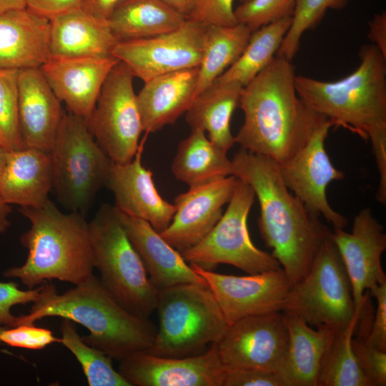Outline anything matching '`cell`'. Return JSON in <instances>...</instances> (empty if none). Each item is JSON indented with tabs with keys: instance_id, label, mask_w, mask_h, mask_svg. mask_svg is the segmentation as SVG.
Instances as JSON below:
<instances>
[{
	"instance_id": "obj_1",
	"label": "cell",
	"mask_w": 386,
	"mask_h": 386,
	"mask_svg": "<svg viewBox=\"0 0 386 386\" xmlns=\"http://www.w3.org/2000/svg\"><path fill=\"white\" fill-rule=\"evenodd\" d=\"M232 161L233 175L247 183L258 199L262 239L295 284L307 274L330 231L289 191L275 161L242 148Z\"/></svg>"
},
{
	"instance_id": "obj_2",
	"label": "cell",
	"mask_w": 386,
	"mask_h": 386,
	"mask_svg": "<svg viewBox=\"0 0 386 386\" xmlns=\"http://www.w3.org/2000/svg\"><path fill=\"white\" fill-rule=\"evenodd\" d=\"M295 76L292 61L275 56L242 88L238 107L244 122L234 137L240 148L279 164L300 149L326 119L297 95Z\"/></svg>"
},
{
	"instance_id": "obj_3",
	"label": "cell",
	"mask_w": 386,
	"mask_h": 386,
	"mask_svg": "<svg viewBox=\"0 0 386 386\" xmlns=\"http://www.w3.org/2000/svg\"><path fill=\"white\" fill-rule=\"evenodd\" d=\"M360 63L348 76L324 81L298 75L296 91L332 127H342L370 141L377 166L386 164V56L374 44L364 45Z\"/></svg>"
},
{
	"instance_id": "obj_4",
	"label": "cell",
	"mask_w": 386,
	"mask_h": 386,
	"mask_svg": "<svg viewBox=\"0 0 386 386\" xmlns=\"http://www.w3.org/2000/svg\"><path fill=\"white\" fill-rule=\"evenodd\" d=\"M46 317L69 319L85 327L90 333L82 340L119 362L134 352H148L157 332L148 318L122 307L94 274L60 295L54 284L43 283L41 298L29 314L19 316V325L34 324Z\"/></svg>"
},
{
	"instance_id": "obj_5",
	"label": "cell",
	"mask_w": 386,
	"mask_h": 386,
	"mask_svg": "<svg viewBox=\"0 0 386 386\" xmlns=\"http://www.w3.org/2000/svg\"><path fill=\"white\" fill-rule=\"evenodd\" d=\"M30 228L20 238L28 249L24 264L8 268L28 289L58 279L77 285L93 274L89 222L83 214L64 213L49 199L39 208L20 207Z\"/></svg>"
},
{
	"instance_id": "obj_6",
	"label": "cell",
	"mask_w": 386,
	"mask_h": 386,
	"mask_svg": "<svg viewBox=\"0 0 386 386\" xmlns=\"http://www.w3.org/2000/svg\"><path fill=\"white\" fill-rule=\"evenodd\" d=\"M159 326L149 352L182 357L217 343L229 324L208 286L182 283L158 290Z\"/></svg>"
},
{
	"instance_id": "obj_7",
	"label": "cell",
	"mask_w": 386,
	"mask_h": 386,
	"mask_svg": "<svg viewBox=\"0 0 386 386\" xmlns=\"http://www.w3.org/2000/svg\"><path fill=\"white\" fill-rule=\"evenodd\" d=\"M94 268L109 293L133 315L148 318L158 290L127 236L114 206L102 204L89 222Z\"/></svg>"
},
{
	"instance_id": "obj_8",
	"label": "cell",
	"mask_w": 386,
	"mask_h": 386,
	"mask_svg": "<svg viewBox=\"0 0 386 386\" xmlns=\"http://www.w3.org/2000/svg\"><path fill=\"white\" fill-rule=\"evenodd\" d=\"M52 189L72 212L84 214L105 187L113 162L89 130L86 119L62 115L50 151Z\"/></svg>"
},
{
	"instance_id": "obj_9",
	"label": "cell",
	"mask_w": 386,
	"mask_h": 386,
	"mask_svg": "<svg viewBox=\"0 0 386 386\" xmlns=\"http://www.w3.org/2000/svg\"><path fill=\"white\" fill-rule=\"evenodd\" d=\"M282 311L315 327L325 325L336 332L345 330L354 320H360L350 278L331 232L307 274L291 286Z\"/></svg>"
},
{
	"instance_id": "obj_10",
	"label": "cell",
	"mask_w": 386,
	"mask_h": 386,
	"mask_svg": "<svg viewBox=\"0 0 386 386\" xmlns=\"http://www.w3.org/2000/svg\"><path fill=\"white\" fill-rule=\"evenodd\" d=\"M254 198L252 187L238 179L227 210L203 239L180 252L182 257L206 269L230 264L248 274L282 268L272 254L257 248L250 238L247 218Z\"/></svg>"
},
{
	"instance_id": "obj_11",
	"label": "cell",
	"mask_w": 386,
	"mask_h": 386,
	"mask_svg": "<svg viewBox=\"0 0 386 386\" xmlns=\"http://www.w3.org/2000/svg\"><path fill=\"white\" fill-rule=\"evenodd\" d=\"M129 68L119 61L107 77L86 119L89 130L114 163L134 157L143 127Z\"/></svg>"
},
{
	"instance_id": "obj_12",
	"label": "cell",
	"mask_w": 386,
	"mask_h": 386,
	"mask_svg": "<svg viewBox=\"0 0 386 386\" xmlns=\"http://www.w3.org/2000/svg\"><path fill=\"white\" fill-rule=\"evenodd\" d=\"M206 27L187 19L172 31L118 41L112 55L124 62L133 76L144 83L167 73L199 66Z\"/></svg>"
},
{
	"instance_id": "obj_13",
	"label": "cell",
	"mask_w": 386,
	"mask_h": 386,
	"mask_svg": "<svg viewBox=\"0 0 386 386\" xmlns=\"http://www.w3.org/2000/svg\"><path fill=\"white\" fill-rule=\"evenodd\" d=\"M331 127L330 121L324 119L305 145L278 166L287 187L310 212L322 216L334 229H344L346 218L332 208L327 198L328 184L345 177L342 171L333 166L325 147Z\"/></svg>"
},
{
	"instance_id": "obj_14",
	"label": "cell",
	"mask_w": 386,
	"mask_h": 386,
	"mask_svg": "<svg viewBox=\"0 0 386 386\" xmlns=\"http://www.w3.org/2000/svg\"><path fill=\"white\" fill-rule=\"evenodd\" d=\"M288 344L283 311L243 317L229 325L217 342L226 369H256L276 372Z\"/></svg>"
},
{
	"instance_id": "obj_15",
	"label": "cell",
	"mask_w": 386,
	"mask_h": 386,
	"mask_svg": "<svg viewBox=\"0 0 386 386\" xmlns=\"http://www.w3.org/2000/svg\"><path fill=\"white\" fill-rule=\"evenodd\" d=\"M190 265L207 282L229 325L245 317L282 311L292 286L282 268L235 276Z\"/></svg>"
},
{
	"instance_id": "obj_16",
	"label": "cell",
	"mask_w": 386,
	"mask_h": 386,
	"mask_svg": "<svg viewBox=\"0 0 386 386\" xmlns=\"http://www.w3.org/2000/svg\"><path fill=\"white\" fill-rule=\"evenodd\" d=\"M119 362L118 371L130 386H223L225 375L217 343L195 355L169 357L139 351Z\"/></svg>"
},
{
	"instance_id": "obj_17",
	"label": "cell",
	"mask_w": 386,
	"mask_h": 386,
	"mask_svg": "<svg viewBox=\"0 0 386 386\" xmlns=\"http://www.w3.org/2000/svg\"><path fill=\"white\" fill-rule=\"evenodd\" d=\"M331 237L350 278L355 311L361 315L367 301L365 290L386 282L381 265V256L386 249L383 227L372 210L365 208L355 217L350 233L334 229Z\"/></svg>"
},
{
	"instance_id": "obj_18",
	"label": "cell",
	"mask_w": 386,
	"mask_h": 386,
	"mask_svg": "<svg viewBox=\"0 0 386 386\" xmlns=\"http://www.w3.org/2000/svg\"><path fill=\"white\" fill-rule=\"evenodd\" d=\"M237 181L231 175L189 187L175 197L174 214L160 235L179 252L196 245L221 218L223 207L231 199Z\"/></svg>"
},
{
	"instance_id": "obj_19",
	"label": "cell",
	"mask_w": 386,
	"mask_h": 386,
	"mask_svg": "<svg viewBox=\"0 0 386 386\" xmlns=\"http://www.w3.org/2000/svg\"><path fill=\"white\" fill-rule=\"evenodd\" d=\"M147 136L145 134L140 142L130 162H113L105 187L114 196L116 209L130 217L147 221L160 233L170 224L175 207L160 196L152 172L142 164Z\"/></svg>"
},
{
	"instance_id": "obj_20",
	"label": "cell",
	"mask_w": 386,
	"mask_h": 386,
	"mask_svg": "<svg viewBox=\"0 0 386 386\" xmlns=\"http://www.w3.org/2000/svg\"><path fill=\"white\" fill-rule=\"evenodd\" d=\"M119 61L112 55L49 58L40 69L69 112L86 119L96 105L107 77Z\"/></svg>"
},
{
	"instance_id": "obj_21",
	"label": "cell",
	"mask_w": 386,
	"mask_h": 386,
	"mask_svg": "<svg viewBox=\"0 0 386 386\" xmlns=\"http://www.w3.org/2000/svg\"><path fill=\"white\" fill-rule=\"evenodd\" d=\"M19 122L24 147L50 152L64 114L40 68L19 70Z\"/></svg>"
},
{
	"instance_id": "obj_22",
	"label": "cell",
	"mask_w": 386,
	"mask_h": 386,
	"mask_svg": "<svg viewBox=\"0 0 386 386\" xmlns=\"http://www.w3.org/2000/svg\"><path fill=\"white\" fill-rule=\"evenodd\" d=\"M116 209L127 236L143 262L150 281L158 290L182 283L207 286L205 280L187 264L180 252L170 245L149 222Z\"/></svg>"
},
{
	"instance_id": "obj_23",
	"label": "cell",
	"mask_w": 386,
	"mask_h": 386,
	"mask_svg": "<svg viewBox=\"0 0 386 386\" xmlns=\"http://www.w3.org/2000/svg\"><path fill=\"white\" fill-rule=\"evenodd\" d=\"M285 314L288 344L275 373L282 386H317L323 360L336 331L325 325L314 329L299 317Z\"/></svg>"
},
{
	"instance_id": "obj_24",
	"label": "cell",
	"mask_w": 386,
	"mask_h": 386,
	"mask_svg": "<svg viewBox=\"0 0 386 386\" xmlns=\"http://www.w3.org/2000/svg\"><path fill=\"white\" fill-rule=\"evenodd\" d=\"M199 66L156 76L137 94L143 132L147 135L174 124L196 97Z\"/></svg>"
},
{
	"instance_id": "obj_25",
	"label": "cell",
	"mask_w": 386,
	"mask_h": 386,
	"mask_svg": "<svg viewBox=\"0 0 386 386\" xmlns=\"http://www.w3.org/2000/svg\"><path fill=\"white\" fill-rule=\"evenodd\" d=\"M49 27L27 8L0 14V69L40 68L49 59Z\"/></svg>"
},
{
	"instance_id": "obj_26",
	"label": "cell",
	"mask_w": 386,
	"mask_h": 386,
	"mask_svg": "<svg viewBox=\"0 0 386 386\" xmlns=\"http://www.w3.org/2000/svg\"><path fill=\"white\" fill-rule=\"evenodd\" d=\"M52 189L50 152L36 148L7 151L0 173V193L9 204L39 208Z\"/></svg>"
},
{
	"instance_id": "obj_27",
	"label": "cell",
	"mask_w": 386,
	"mask_h": 386,
	"mask_svg": "<svg viewBox=\"0 0 386 386\" xmlns=\"http://www.w3.org/2000/svg\"><path fill=\"white\" fill-rule=\"evenodd\" d=\"M49 20V58L108 56L118 42L107 20L94 18L81 7Z\"/></svg>"
},
{
	"instance_id": "obj_28",
	"label": "cell",
	"mask_w": 386,
	"mask_h": 386,
	"mask_svg": "<svg viewBox=\"0 0 386 386\" xmlns=\"http://www.w3.org/2000/svg\"><path fill=\"white\" fill-rule=\"evenodd\" d=\"M243 87L235 81L213 82L197 95L185 112L191 129L204 131L208 139L225 152L235 144L230 121L239 106Z\"/></svg>"
},
{
	"instance_id": "obj_29",
	"label": "cell",
	"mask_w": 386,
	"mask_h": 386,
	"mask_svg": "<svg viewBox=\"0 0 386 386\" xmlns=\"http://www.w3.org/2000/svg\"><path fill=\"white\" fill-rule=\"evenodd\" d=\"M187 18L159 0H124L107 21L118 41L154 36L178 29Z\"/></svg>"
},
{
	"instance_id": "obj_30",
	"label": "cell",
	"mask_w": 386,
	"mask_h": 386,
	"mask_svg": "<svg viewBox=\"0 0 386 386\" xmlns=\"http://www.w3.org/2000/svg\"><path fill=\"white\" fill-rule=\"evenodd\" d=\"M191 129L179 144L172 164L175 178L193 187L233 175L232 161L227 152L214 145L204 131Z\"/></svg>"
},
{
	"instance_id": "obj_31",
	"label": "cell",
	"mask_w": 386,
	"mask_h": 386,
	"mask_svg": "<svg viewBox=\"0 0 386 386\" xmlns=\"http://www.w3.org/2000/svg\"><path fill=\"white\" fill-rule=\"evenodd\" d=\"M251 33L247 26L239 23L230 26H207L196 96L238 59Z\"/></svg>"
},
{
	"instance_id": "obj_32",
	"label": "cell",
	"mask_w": 386,
	"mask_h": 386,
	"mask_svg": "<svg viewBox=\"0 0 386 386\" xmlns=\"http://www.w3.org/2000/svg\"><path fill=\"white\" fill-rule=\"evenodd\" d=\"M291 22L292 17H287L252 31L238 59L214 82L248 84L276 56Z\"/></svg>"
},
{
	"instance_id": "obj_33",
	"label": "cell",
	"mask_w": 386,
	"mask_h": 386,
	"mask_svg": "<svg viewBox=\"0 0 386 386\" xmlns=\"http://www.w3.org/2000/svg\"><path fill=\"white\" fill-rule=\"evenodd\" d=\"M359 320L343 331L336 332L323 360L317 386H370L352 345Z\"/></svg>"
},
{
	"instance_id": "obj_34",
	"label": "cell",
	"mask_w": 386,
	"mask_h": 386,
	"mask_svg": "<svg viewBox=\"0 0 386 386\" xmlns=\"http://www.w3.org/2000/svg\"><path fill=\"white\" fill-rule=\"evenodd\" d=\"M62 319L61 343L80 363L89 386H130L114 368L111 357L84 342L79 335L74 322Z\"/></svg>"
},
{
	"instance_id": "obj_35",
	"label": "cell",
	"mask_w": 386,
	"mask_h": 386,
	"mask_svg": "<svg viewBox=\"0 0 386 386\" xmlns=\"http://www.w3.org/2000/svg\"><path fill=\"white\" fill-rule=\"evenodd\" d=\"M349 0H296L291 25L276 56L290 61L296 55L303 34L315 28L328 9H341Z\"/></svg>"
},
{
	"instance_id": "obj_36",
	"label": "cell",
	"mask_w": 386,
	"mask_h": 386,
	"mask_svg": "<svg viewBox=\"0 0 386 386\" xmlns=\"http://www.w3.org/2000/svg\"><path fill=\"white\" fill-rule=\"evenodd\" d=\"M18 78V69H0V132L11 149L25 148L19 122Z\"/></svg>"
},
{
	"instance_id": "obj_37",
	"label": "cell",
	"mask_w": 386,
	"mask_h": 386,
	"mask_svg": "<svg viewBox=\"0 0 386 386\" xmlns=\"http://www.w3.org/2000/svg\"><path fill=\"white\" fill-rule=\"evenodd\" d=\"M296 0H249L234 9L237 21L247 26L251 31L292 17Z\"/></svg>"
},
{
	"instance_id": "obj_38",
	"label": "cell",
	"mask_w": 386,
	"mask_h": 386,
	"mask_svg": "<svg viewBox=\"0 0 386 386\" xmlns=\"http://www.w3.org/2000/svg\"><path fill=\"white\" fill-rule=\"evenodd\" d=\"M0 341L14 347L41 350L52 343H61V338L54 336L49 329L34 324H21L4 329L0 333Z\"/></svg>"
},
{
	"instance_id": "obj_39",
	"label": "cell",
	"mask_w": 386,
	"mask_h": 386,
	"mask_svg": "<svg viewBox=\"0 0 386 386\" xmlns=\"http://www.w3.org/2000/svg\"><path fill=\"white\" fill-rule=\"evenodd\" d=\"M42 284L36 288L22 290L14 282H0V326L15 327L19 325V316L11 312L13 306L37 302L41 297Z\"/></svg>"
},
{
	"instance_id": "obj_40",
	"label": "cell",
	"mask_w": 386,
	"mask_h": 386,
	"mask_svg": "<svg viewBox=\"0 0 386 386\" xmlns=\"http://www.w3.org/2000/svg\"><path fill=\"white\" fill-rule=\"evenodd\" d=\"M360 335L352 340L353 350L370 386L386 385V352L368 345Z\"/></svg>"
},
{
	"instance_id": "obj_41",
	"label": "cell",
	"mask_w": 386,
	"mask_h": 386,
	"mask_svg": "<svg viewBox=\"0 0 386 386\" xmlns=\"http://www.w3.org/2000/svg\"><path fill=\"white\" fill-rule=\"evenodd\" d=\"M234 0H194L187 19L204 25L230 26L238 24L233 7Z\"/></svg>"
},
{
	"instance_id": "obj_42",
	"label": "cell",
	"mask_w": 386,
	"mask_h": 386,
	"mask_svg": "<svg viewBox=\"0 0 386 386\" xmlns=\"http://www.w3.org/2000/svg\"><path fill=\"white\" fill-rule=\"evenodd\" d=\"M377 300V307L368 333L364 336L366 344L386 352V282L370 290Z\"/></svg>"
},
{
	"instance_id": "obj_43",
	"label": "cell",
	"mask_w": 386,
	"mask_h": 386,
	"mask_svg": "<svg viewBox=\"0 0 386 386\" xmlns=\"http://www.w3.org/2000/svg\"><path fill=\"white\" fill-rule=\"evenodd\" d=\"M223 386H282V384L274 372L225 368Z\"/></svg>"
},
{
	"instance_id": "obj_44",
	"label": "cell",
	"mask_w": 386,
	"mask_h": 386,
	"mask_svg": "<svg viewBox=\"0 0 386 386\" xmlns=\"http://www.w3.org/2000/svg\"><path fill=\"white\" fill-rule=\"evenodd\" d=\"M81 0H26V8L49 19L80 7Z\"/></svg>"
},
{
	"instance_id": "obj_45",
	"label": "cell",
	"mask_w": 386,
	"mask_h": 386,
	"mask_svg": "<svg viewBox=\"0 0 386 386\" xmlns=\"http://www.w3.org/2000/svg\"><path fill=\"white\" fill-rule=\"evenodd\" d=\"M368 38L386 56V13L375 14L369 22Z\"/></svg>"
},
{
	"instance_id": "obj_46",
	"label": "cell",
	"mask_w": 386,
	"mask_h": 386,
	"mask_svg": "<svg viewBox=\"0 0 386 386\" xmlns=\"http://www.w3.org/2000/svg\"><path fill=\"white\" fill-rule=\"evenodd\" d=\"M124 0H81L80 7L87 14L107 20L115 7Z\"/></svg>"
},
{
	"instance_id": "obj_47",
	"label": "cell",
	"mask_w": 386,
	"mask_h": 386,
	"mask_svg": "<svg viewBox=\"0 0 386 386\" xmlns=\"http://www.w3.org/2000/svg\"><path fill=\"white\" fill-rule=\"evenodd\" d=\"M186 18L192 11L194 0H159Z\"/></svg>"
},
{
	"instance_id": "obj_48",
	"label": "cell",
	"mask_w": 386,
	"mask_h": 386,
	"mask_svg": "<svg viewBox=\"0 0 386 386\" xmlns=\"http://www.w3.org/2000/svg\"><path fill=\"white\" fill-rule=\"evenodd\" d=\"M11 212V207L0 193V234H4L10 227L9 215Z\"/></svg>"
},
{
	"instance_id": "obj_49",
	"label": "cell",
	"mask_w": 386,
	"mask_h": 386,
	"mask_svg": "<svg viewBox=\"0 0 386 386\" xmlns=\"http://www.w3.org/2000/svg\"><path fill=\"white\" fill-rule=\"evenodd\" d=\"M26 8V0H0V14Z\"/></svg>"
},
{
	"instance_id": "obj_50",
	"label": "cell",
	"mask_w": 386,
	"mask_h": 386,
	"mask_svg": "<svg viewBox=\"0 0 386 386\" xmlns=\"http://www.w3.org/2000/svg\"><path fill=\"white\" fill-rule=\"evenodd\" d=\"M9 149H7L3 147L0 146V173L2 170V168L4 165L5 160H6V156L7 151Z\"/></svg>"
},
{
	"instance_id": "obj_51",
	"label": "cell",
	"mask_w": 386,
	"mask_h": 386,
	"mask_svg": "<svg viewBox=\"0 0 386 386\" xmlns=\"http://www.w3.org/2000/svg\"><path fill=\"white\" fill-rule=\"evenodd\" d=\"M0 146L3 147L7 149H11L9 143L4 138V137L2 135V134L0 132Z\"/></svg>"
},
{
	"instance_id": "obj_52",
	"label": "cell",
	"mask_w": 386,
	"mask_h": 386,
	"mask_svg": "<svg viewBox=\"0 0 386 386\" xmlns=\"http://www.w3.org/2000/svg\"><path fill=\"white\" fill-rule=\"evenodd\" d=\"M6 327H7L0 326V333H1V331H2L4 329H5ZM1 341H0V344H1Z\"/></svg>"
},
{
	"instance_id": "obj_53",
	"label": "cell",
	"mask_w": 386,
	"mask_h": 386,
	"mask_svg": "<svg viewBox=\"0 0 386 386\" xmlns=\"http://www.w3.org/2000/svg\"><path fill=\"white\" fill-rule=\"evenodd\" d=\"M249 1V0H239V1H240V4H241V3H244V2H246V1Z\"/></svg>"
}]
</instances>
